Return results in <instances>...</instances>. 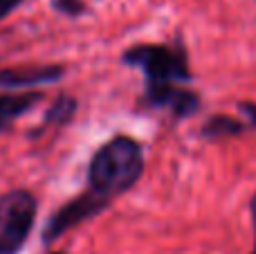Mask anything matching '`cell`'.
Here are the masks:
<instances>
[{
	"label": "cell",
	"instance_id": "1",
	"mask_svg": "<svg viewBox=\"0 0 256 254\" xmlns=\"http://www.w3.org/2000/svg\"><path fill=\"white\" fill-rule=\"evenodd\" d=\"M144 174V148L128 135H117L92 156L88 166V189L112 205L130 192Z\"/></svg>",
	"mask_w": 256,
	"mask_h": 254
},
{
	"label": "cell",
	"instance_id": "2",
	"mask_svg": "<svg viewBox=\"0 0 256 254\" xmlns=\"http://www.w3.org/2000/svg\"><path fill=\"white\" fill-rule=\"evenodd\" d=\"M122 61L128 68L144 72L146 86L160 84H186L191 81V70L184 52H178L171 45L162 43H137L122 54Z\"/></svg>",
	"mask_w": 256,
	"mask_h": 254
},
{
	"label": "cell",
	"instance_id": "3",
	"mask_svg": "<svg viewBox=\"0 0 256 254\" xmlns=\"http://www.w3.org/2000/svg\"><path fill=\"white\" fill-rule=\"evenodd\" d=\"M36 212L38 202L27 189H14L0 196V254H18L25 248L36 223Z\"/></svg>",
	"mask_w": 256,
	"mask_h": 254
},
{
	"label": "cell",
	"instance_id": "4",
	"mask_svg": "<svg viewBox=\"0 0 256 254\" xmlns=\"http://www.w3.org/2000/svg\"><path fill=\"white\" fill-rule=\"evenodd\" d=\"M108 207H110V202L99 198L97 194H92L90 189H86L84 194H79L76 198L68 200L66 205L58 207L52 214V218L48 220V225H45V230H43V243L50 246V243L58 241L63 234H68L70 230L79 228L81 223L99 216L102 212H106Z\"/></svg>",
	"mask_w": 256,
	"mask_h": 254
},
{
	"label": "cell",
	"instance_id": "5",
	"mask_svg": "<svg viewBox=\"0 0 256 254\" xmlns=\"http://www.w3.org/2000/svg\"><path fill=\"white\" fill-rule=\"evenodd\" d=\"M144 102L150 108H168L176 115V120H186L194 117L200 110V94L194 90L180 88L176 84H160V86H146Z\"/></svg>",
	"mask_w": 256,
	"mask_h": 254
},
{
	"label": "cell",
	"instance_id": "6",
	"mask_svg": "<svg viewBox=\"0 0 256 254\" xmlns=\"http://www.w3.org/2000/svg\"><path fill=\"white\" fill-rule=\"evenodd\" d=\"M66 68L63 66H34V68H9L0 70V88L20 90L36 88V86L56 84L63 79Z\"/></svg>",
	"mask_w": 256,
	"mask_h": 254
},
{
	"label": "cell",
	"instance_id": "7",
	"mask_svg": "<svg viewBox=\"0 0 256 254\" xmlns=\"http://www.w3.org/2000/svg\"><path fill=\"white\" fill-rule=\"evenodd\" d=\"M76 108H79V102H76L74 97H70V94H58V97L54 99L52 106L48 108V112H45L43 124H40V130L50 128V126H66L68 122L76 115Z\"/></svg>",
	"mask_w": 256,
	"mask_h": 254
},
{
	"label": "cell",
	"instance_id": "8",
	"mask_svg": "<svg viewBox=\"0 0 256 254\" xmlns=\"http://www.w3.org/2000/svg\"><path fill=\"white\" fill-rule=\"evenodd\" d=\"M245 130L243 122H238L232 115H214L204 122L202 126V138L212 140V142H218V140L225 138H236Z\"/></svg>",
	"mask_w": 256,
	"mask_h": 254
},
{
	"label": "cell",
	"instance_id": "9",
	"mask_svg": "<svg viewBox=\"0 0 256 254\" xmlns=\"http://www.w3.org/2000/svg\"><path fill=\"white\" fill-rule=\"evenodd\" d=\"M43 99V92H20V94H0V117L12 122L14 117L25 115Z\"/></svg>",
	"mask_w": 256,
	"mask_h": 254
},
{
	"label": "cell",
	"instance_id": "10",
	"mask_svg": "<svg viewBox=\"0 0 256 254\" xmlns=\"http://www.w3.org/2000/svg\"><path fill=\"white\" fill-rule=\"evenodd\" d=\"M52 7L54 12L63 14L68 18H79L88 12V4L84 0H52Z\"/></svg>",
	"mask_w": 256,
	"mask_h": 254
},
{
	"label": "cell",
	"instance_id": "11",
	"mask_svg": "<svg viewBox=\"0 0 256 254\" xmlns=\"http://www.w3.org/2000/svg\"><path fill=\"white\" fill-rule=\"evenodd\" d=\"M20 4H22V0H0V20H4L9 14H14Z\"/></svg>",
	"mask_w": 256,
	"mask_h": 254
},
{
	"label": "cell",
	"instance_id": "12",
	"mask_svg": "<svg viewBox=\"0 0 256 254\" xmlns=\"http://www.w3.org/2000/svg\"><path fill=\"white\" fill-rule=\"evenodd\" d=\"M238 108H240V112H245V115H248V120L252 122V126H256V104H252V102H240Z\"/></svg>",
	"mask_w": 256,
	"mask_h": 254
},
{
	"label": "cell",
	"instance_id": "13",
	"mask_svg": "<svg viewBox=\"0 0 256 254\" xmlns=\"http://www.w3.org/2000/svg\"><path fill=\"white\" fill-rule=\"evenodd\" d=\"M250 212H252V225H254V248H252V254H256V194L250 202Z\"/></svg>",
	"mask_w": 256,
	"mask_h": 254
},
{
	"label": "cell",
	"instance_id": "14",
	"mask_svg": "<svg viewBox=\"0 0 256 254\" xmlns=\"http://www.w3.org/2000/svg\"><path fill=\"white\" fill-rule=\"evenodd\" d=\"M9 128H12V124H9V120H2V117H0V133H7Z\"/></svg>",
	"mask_w": 256,
	"mask_h": 254
},
{
	"label": "cell",
	"instance_id": "15",
	"mask_svg": "<svg viewBox=\"0 0 256 254\" xmlns=\"http://www.w3.org/2000/svg\"><path fill=\"white\" fill-rule=\"evenodd\" d=\"M52 254H66V252H52Z\"/></svg>",
	"mask_w": 256,
	"mask_h": 254
}]
</instances>
